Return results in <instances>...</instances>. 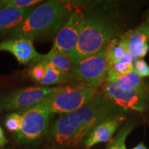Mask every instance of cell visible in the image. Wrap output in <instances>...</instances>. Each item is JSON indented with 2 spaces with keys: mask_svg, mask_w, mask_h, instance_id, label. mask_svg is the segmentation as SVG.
Returning a JSON list of instances; mask_svg holds the SVG:
<instances>
[{
  "mask_svg": "<svg viewBox=\"0 0 149 149\" xmlns=\"http://www.w3.org/2000/svg\"><path fill=\"white\" fill-rule=\"evenodd\" d=\"M7 143H8V139L6 138L3 129L0 126V147L3 148Z\"/></svg>",
  "mask_w": 149,
  "mask_h": 149,
  "instance_id": "cell-25",
  "label": "cell"
},
{
  "mask_svg": "<svg viewBox=\"0 0 149 149\" xmlns=\"http://www.w3.org/2000/svg\"><path fill=\"white\" fill-rule=\"evenodd\" d=\"M22 115L19 113H13L9 114L5 120V126L9 131L17 133L20 129Z\"/></svg>",
  "mask_w": 149,
  "mask_h": 149,
  "instance_id": "cell-22",
  "label": "cell"
},
{
  "mask_svg": "<svg viewBox=\"0 0 149 149\" xmlns=\"http://www.w3.org/2000/svg\"><path fill=\"white\" fill-rule=\"evenodd\" d=\"M141 26L142 27L143 31H144L145 34H146V35L147 41H148V42H149V25L148 26L142 25V26Z\"/></svg>",
  "mask_w": 149,
  "mask_h": 149,
  "instance_id": "cell-26",
  "label": "cell"
},
{
  "mask_svg": "<svg viewBox=\"0 0 149 149\" xmlns=\"http://www.w3.org/2000/svg\"><path fill=\"white\" fill-rule=\"evenodd\" d=\"M0 149H3V148H1V147H0Z\"/></svg>",
  "mask_w": 149,
  "mask_h": 149,
  "instance_id": "cell-30",
  "label": "cell"
},
{
  "mask_svg": "<svg viewBox=\"0 0 149 149\" xmlns=\"http://www.w3.org/2000/svg\"><path fill=\"white\" fill-rule=\"evenodd\" d=\"M120 37L135 60L144 58L149 52V44L141 26L130 30Z\"/></svg>",
  "mask_w": 149,
  "mask_h": 149,
  "instance_id": "cell-13",
  "label": "cell"
},
{
  "mask_svg": "<svg viewBox=\"0 0 149 149\" xmlns=\"http://www.w3.org/2000/svg\"><path fill=\"white\" fill-rule=\"evenodd\" d=\"M0 51L11 53L21 64L33 65L44 56L35 50L33 41L25 38L7 39L2 41L0 42Z\"/></svg>",
  "mask_w": 149,
  "mask_h": 149,
  "instance_id": "cell-10",
  "label": "cell"
},
{
  "mask_svg": "<svg viewBox=\"0 0 149 149\" xmlns=\"http://www.w3.org/2000/svg\"><path fill=\"white\" fill-rule=\"evenodd\" d=\"M42 2L40 0H3L0 1V8L24 9L35 6Z\"/></svg>",
  "mask_w": 149,
  "mask_h": 149,
  "instance_id": "cell-21",
  "label": "cell"
},
{
  "mask_svg": "<svg viewBox=\"0 0 149 149\" xmlns=\"http://www.w3.org/2000/svg\"><path fill=\"white\" fill-rule=\"evenodd\" d=\"M133 149H146V148L143 143H140V144H139L137 146H136L135 148H133Z\"/></svg>",
  "mask_w": 149,
  "mask_h": 149,
  "instance_id": "cell-27",
  "label": "cell"
},
{
  "mask_svg": "<svg viewBox=\"0 0 149 149\" xmlns=\"http://www.w3.org/2000/svg\"><path fill=\"white\" fill-rule=\"evenodd\" d=\"M44 149H55V148H52V147H46V148H45Z\"/></svg>",
  "mask_w": 149,
  "mask_h": 149,
  "instance_id": "cell-29",
  "label": "cell"
},
{
  "mask_svg": "<svg viewBox=\"0 0 149 149\" xmlns=\"http://www.w3.org/2000/svg\"><path fill=\"white\" fill-rule=\"evenodd\" d=\"M35 6L24 9L0 8V37L8 35L16 29L33 12Z\"/></svg>",
  "mask_w": 149,
  "mask_h": 149,
  "instance_id": "cell-14",
  "label": "cell"
},
{
  "mask_svg": "<svg viewBox=\"0 0 149 149\" xmlns=\"http://www.w3.org/2000/svg\"><path fill=\"white\" fill-rule=\"evenodd\" d=\"M106 80L133 89L141 96L149 100V89L143 82L141 78L135 71L126 75H122L117 73L112 68H109Z\"/></svg>",
  "mask_w": 149,
  "mask_h": 149,
  "instance_id": "cell-15",
  "label": "cell"
},
{
  "mask_svg": "<svg viewBox=\"0 0 149 149\" xmlns=\"http://www.w3.org/2000/svg\"><path fill=\"white\" fill-rule=\"evenodd\" d=\"M127 51L125 44L121 37H115L110 41L104 52L110 68L120 61Z\"/></svg>",
  "mask_w": 149,
  "mask_h": 149,
  "instance_id": "cell-17",
  "label": "cell"
},
{
  "mask_svg": "<svg viewBox=\"0 0 149 149\" xmlns=\"http://www.w3.org/2000/svg\"><path fill=\"white\" fill-rule=\"evenodd\" d=\"M134 124L131 122L126 123L119 130L114 139L108 145L107 149H126V139L133 129Z\"/></svg>",
  "mask_w": 149,
  "mask_h": 149,
  "instance_id": "cell-19",
  "label": "cell"
},
{
  "mask_svg": "<svg viewBox=\"0 0 149 149\" xmlns=\"http://www.w3.org/2000/svg\"><path fill=\"white\" fill-rule=\"evenodd\" d=\"M51 136L56 143L64 146H74L80 142L77 132L72 127L67 114H61L51 128Z\"/></svg>",
  "mask_w": 149,
  "mask_h": 149,
  "instance_id": "cell-12",
  "label": "cell"
},
{
  "mask_svg": "<svg viewBox=\"0 0 149 149\" xmlns=\"http://www.w3.org/2000/svg\"><path fill=\"white\" fill-rule=\"evenodd\" d=\"M73 9L60 1L40 3L24 21L8 35L7 39L25 38L31 40L49 38L57 35Z\"/></svg>",
  "mask_w": 149,
  "mask_h": 149,
  "instance_id": "cell-1",
  "label": "cell"
},
{
  "mask_svg": "<svg viewBox=\"0 0 149 149\" xmlns=\"http://www.w3.org/2000/svg\"><path fill=\"white\" fill-rule=\"evenodd\" d=\"M116 25L97 15L87 18L75 47L68 53L73 64L91 56L104 52L108 43L117 37Z\"/></svg>",
  "mask_w": 149,
  "mask_h": 149,
  "instance_id": "cell-2",
  "label": "cell"
},
{
  "mask_svg": "<svg viewBox=\"0 0 149 149\" xmlns=\"http://www.w3.org/2000/svg\"><path fill=\"white\" fill-rule=\"evenodd\" d=\"M98 91L93 90L81 84L57 86L53 93L39 102L52 114H68L77 111L90 102Z\"/></svg>",
  "mask_w": 149,
  "mask_h": 149,
  "instance_id": "cell-4",
  "label": "cell"
},
{
  "mask_svg": "<svg viewBox=\"0 0 149 149\" xmlns=\"http://www.w3.org/2000/svg\"><path fill=\"white\" fill-rule=\"evenodd\" d=\"M56 87L33 86L13 91L0 97V109L19 111L28 109L53 93Z\"/></svg>",
  "mask_w": 149,
  "mask_h": 149,
  "instance_id": "cell-7",
  "label": "cell"
},
{
  "mask_svg": "<svg viewBox=\"0 0 149 149\" xmlns=\"http://www.w3.org/2000/svg\"><path fill=\"white\" fill-rule=\"evenodd\" d=\"M45 66V65H44ZM46 72L45 77L40 83L43 86L51 85L63 84L72 81V76L70 72L61 71L51 66H46Z\"/></svg>",
  "mask_w": 149,
  "mask_h": 149,
  "instance_id": "cell-18",
  "label": "cell"
},
{
  "mask_svg": "<svg viewBox=\"0 0 149 149\" xmlns=\"http://www.w3.org/2000/svg\"><path fill=\"white\" fill-rule=\"evenodd\" d=\"M134 61H135L134 57L130 55L129 52L127 51L124 54L122 59L116 63L112 67V68L117 73L122 74V75H126V74L134 72Z\"/></svg>",
  "mask_w": 149,
  "mask_h": 149,
  "instance_id": "cell-20",
  "label": "cell"
},
{
  "mask_svg": "<svg viewBox=\"0 0 149 149\" xmlns=\"http://www.w3.org/2000/svg\"><path fill=\"white\" fill-rule=\"evenodd\" d=\"M101 93L119 107L143 112L148 108V101L133 89L105 80Z\"/></svg>",
  "mask_w": 149,
  "mask_h": 149,
  "instance_id": "cell-9",
  "label": "cell"
},
{
  "mask_svg": "<svg viewBox=\"0 0 149 149\" xmlns=\"http://www.w3.org/2000/svg\"><path fill=\"white\" fill-rule=\"evenodd\" d=\"M134 71L141 78L149 77V66L143 59H135L134 61Z\"/></svg>",
  "mask_w": 149,
  "mask_h": 149,
  "instance_id": "cell-24",
  "label": "cell"
},
{
  "mask_svg": "<svg viewBox=\"0 0 149 149\" xmlns=\"http://www.w3.org/2000/svg\"><path fill=\"white\" fill-rule=\"evenodd\" d=\"M36 64L51 66L61 71L70 73L72 72L74 66L73 63L70 60L68 54L47 53L46 55H44V57Z\"/></svg>",
  "mask_w": 149,
  "mask_h": 149,
  "instance_id": "cell-16",
  "label": "cell"
},
{
  "mask_svg": "<svg viewBox=\"0 0 149 149\" xmlns=\"http://www.w3.org/2000/svg\"><path fill=\"white\" fill-rule=\"evenodd\" d=\"M87 18L79 9H73L64 25L55 36L48 54H68L77 44Z\"/></svg>",
  "mask_w": 149,
  "mask_h": 149,
  "instance_id": "cell-8",
  "label": "cell"
},
{
  "mask_svg": "<svg viewBox=\"0 0 149 149\" xmlns=\"http://www.w3.org/2000/svg\"><path fill=\"white\" fill-rule=\"evenodd\" d=\"M19 113L22 115V120L20 129L16 133L18 143L33 144L48 133L53 114L42 106L37 104Z\"/></svg>",
  "mask_w": 149,
  "mask_h": 149,
  "instance_id": "cell-5",
  "label": "cell"
},
{
  "mask_svg": "<svg viewBox=\"0 0 149 149\" xmlns=\"http://www.w3.org/2000/svg\"><path fill=\"white\" fill-rule=\"evenodd\" d=\"M46 72V66L41 64H35L32 65V67L29 70L28 74L33 81L40 84L43 78L45 77Z\"/></svg>",
  "mask_w": 149,
  "mask_h": 149,
  "instance_id": "cell-23",
  "label": "cell"
},
{
  "mask_svg": "<svg viewBox=\"0 0 149 149\" xmlns=\"http://www.w3.org/2000/svg\"><path fill=\"white\" fill-rule=\"evenodd\" d=\"M144 25H146V26H148L149 25V11H148V16H147V17H146V22H145V24H144Z\"/></svg>",
  "mask_w": 149,
  "mask_h": 149,
  "instance_id": "cell-28",
  "label": "cell"
},
{
  "mask_svg": "<svg viewBox=\"0 0 149 149\" xmlns=\"http://www.w3.org/2000/svg\"><path fill=\"white\" fill-rule=\"evenodd\" d=\"M124 120V117L119 114L109 117L96 126L88 133L86 139V148L90 149L95 145L111 140Z\"/></svg>",
  "mask_w": 149,
  "mask_h": 149,
  "instance_id": "cell-11",
  "label": "cell"
},
{
  "mask_svg": "<svg viewBox=\"0 0 149 149\" xmlns=\"http://www.w3.org/2000/svg\"><path fill=\"white\" fill-rule=\"evenodd\" d=\"M118 106L105 97L101 92H97L95 97L77 111L67 114L68 121L77 132L79 140L82 139L93 128L118 113Z\"/></svg>",
  "mask_w": 149,
  "mask_h": 149,
  "instance_id": "cell-3",
  "label": "cell"
},
{
  "mask_svg": "<svg viewBox=\"0 0 149 149\" xmlns=\"http://www.w3.org/2000/svg\"><path fill=\"white\" fill-rule=\"evenodd\" d=\"M109 68L104 53L91 56L74 64L72 81L98 91L107 79Z\"/></svg>",
  "mask_w": 149,
  "mask_h": 149,
  "instance_id": "cell-6",
  "label": "cell"
}]
</instances>
